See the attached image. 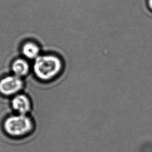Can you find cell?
Wrapping results in <instances>:
<instances>
[{"mask_svg":"<svg viewBox=\"0 0 152 152\" xmlns=\"http://www.w3.org/2000/svg\"><path fill=\"white\" fill-rule=\"evenodd\" d=\"M147 4L148 9L152 11V0H147Z\"/></svg>","mask_w":152,"mask_h":152,"instance_id":"52a82bcc","label":"cell"},{"mask_svg":"<svg viewBox=\"0 0 152 152\" xmlns=\"http://www.w3.org/2000/svg\"><path fill=\"white\" fill-rule=\"evenodd\" d=\"M24 86L21 78L15 75H8L0 80V93L4 96L16 95Z\"/></svg>","mask_w":152,"mask_h":152,"instance_id":"3957f363","label":"cell"},{"mask_svg":"<svg viewBox=\"0 0 152 152\" xmlns=\"http://www.w3.org/2000/svg\"><path fill=\"white\" fill-rule=\"evenodd\" d=\"M5 132L12 137H23L30 134L35 128L33 120L27 114L11 115L8 117L4 123Z\"/></svg>","mask_w":152,"mask_h":152,"instance_id":"7a4b0ae2","label":"cell"},{"mask_svg":"<svg viewBox=\"0 0 152 152\" xmlns=\"http://www.w3.org/2000/svg\"><path fill=\"white\" fill-rule=\"evenodd\" d=\"M12 109L20 114H27L31 109L30 98L24 94H17L11 100Z\"/></svg>","mask_w":152,"mask_h":152,"instance_id":"277c9868","label":"cell"},{"mask_svg":"<svg viewBox=\"0 0 152 152\" xmlns=\"http://www.w3.org/2000/svg\"><path fill=\"white\" fill-rule=\"evenodd\" d=\"M11 69L14 75L21 78L26 76L29 73L30 66L26 59L17 58L12 62Z\"/></svg>","mask_w":152,"mask_h":152,"instance_id":"5b68a950","label":"cell"},{"mask_svg":"<svg viewBox=\"0 0 152 152\" xmlns=\"http://www.w3.org/2000/svg\"><path fill=\"white\" fill-rule=\"evenodd\" d=\"M21 52L26 59L31 60L36 59L41 54L39 45L31 41L24 43L21 48Z\"/></svg>","mask_w":152,"mask_h":152,"instance_id":"8992f818","label":"cell"},{"mask_svg":"<svg viewBox=\"0 0 152 152\" xmlns=\"http://www.w3.org/2000/svg\"><path fill=\"white\" fill-rule=\"evenodd\" d=\"M34 61V74L42 81L48 82L54 80L62 72L64 68L63 61L56 54H40Z\"/></svg>","mask_w":152,"mask_h":152,"instance_id":"6da1fadb","label":"cell"}]
</instances>
